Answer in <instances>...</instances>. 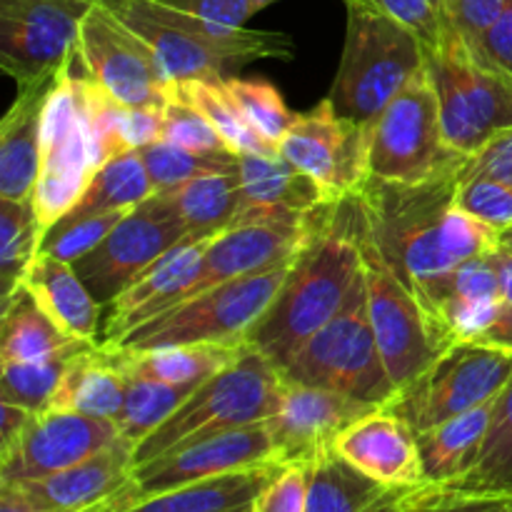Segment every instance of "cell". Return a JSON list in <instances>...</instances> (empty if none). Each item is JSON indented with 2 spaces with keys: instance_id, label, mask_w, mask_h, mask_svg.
Segmentation results:
<instances>
[{
  "instance_id": "6da1fadb",
  "label": "cell",
  "mask_w": 512,
  "mask_h": 512,
  "mask_svg": "<svg viewBox=\"0 0 512 512\" xmlns=\"http://www.w3.org/2000/svg\"><path fill=\"white\" fill-rule=\"evenodd\" d=\"M460 173L413 185L370 175L355 195L370 245L433 318L445 278L500 248L498 228L455 205Z\"/></svg>"
},
{
  "instance_id": "7a4b0ae2",
  "label": "cell",
  "mask_w": 512,
  "mask_h": 512,
  "mask_svg": "<svg viewBox=\"0 0 512 512\" xmlns=\"http://www.w3.org/2000/svg\"><path fill=\"white\" fill-rule=\"evenodd\" d=\"M363 230V210L355 195L320 205L313 213L308 238L278 295L245 335V343L275 368L288 363L343 308L363 273Z\"/></svg>"
},
{
  "instance_id": "3957f363",
  "label": "cell",
  "mask_w": 512,
  "mask_h": 512,
  "mask_svg": "<svg viewBox=\"0 0 512 512\" xmlns=\"http://www.w3.org/2000/svg\"><path fill=\"white\" fill-rule=\"evenodd\" d=\"M153 48L168 80H218L265 58H293L285 33L233 28L155 0H100Z\"/></svg>"
},
{
  "instance_id": "277c9868",
  "label": "cell",
  "mask_w": 512,
  "mask_h": 512,
  "mask_svg": "<svg viewBox=\"0 0 512 512\" xmlns=\"http://www.w3.org/2000/svg\"><path fill=\"white\" fill-rule=\"evenodd\" d=\"M283 398L285 380L278 368L248 345L235 363L200 383L163 425L135 445V468L213 435L265 423Z\"/></svg>"
},
{
  "instance_id": "5b68a950",
  "label": "cell",
  "mask_w": 512,
  "mask_h": 512,
  "mask_svg": "<svg viewBox=\"0 0 512 512\" xmlns=\"http://www.w3.org/2000/svg\"><path fill=\"white\" fill-rule=\"evenodd\" d=\"M348 5L343 58L330 88L340 115L373 125L390 100L425 68L428 50L413 30L368 5Z\"/></svg>"
},
{
  "instance_id": "8992f818",
  "label": "cell",
  "mask_w": 512,
  "mask_h": 512,
  "mask_svg": "<svg viewBox=\"0 0 512 512\" xmlns=\"http://www.w3.org/2000/svg\"><path fill=\"white\" fill-rule=\"evenodd\" d=\"M278 373L285 383L335 390L380 408L395 398L398 388L385 370L370 323L365 273L358 275L333 320L305 340Z\"/></svg>"
},
{
  "instance_id": "52a82bcc",
  "label": "cell",
  "mask_w": 512,
  "mask_h": 512,
  "mask_svg": "<svg viewBox=\"0 0 512 512\" xmlns=\"http://www.w3.org/2000/svg\"><path fill=\"white\" fill-rule=\"evenodd\" d=\"M85 65L78 48L58 70L43 118L40 170L33 188V205L40 228L48 233L80 200L98 173L85 110Z\"/></svg>"
},
{
  "instance_id": "ba28073f",
  "label": "cell",
  "mask_w": 512,
  "mask_h": 512,
  "mask_svg": "<svg viewBox=\"0 0 512 512\" xmlns=\"http://www.w3.org/2000/svg\"><path fill=\"white\" fill-rule=\"evenodd\" d=\"M435 85L450 148L473 158L512 130V78L475 53L453 28L443 48L425 60Z\"/></svg>"
},
{
  "instance_id": "9c48e42d",
  "label": "cell",
  "mask_w": 512,
  "mask_h": 512,
  "mask_svg": "<svg viewBox=\"0 0 512 512\" xmlns=\"http://www.w3.org/2000/svg\"><path fill=\"white\" fill-rule=\"evenodd\" d=\"M370 128V175L390 183H425L460 173L468 155L450 148L428 68L413 75Z\"/></svg>"
},
{
  "instance_id": "30bf717a",
  "label": "cell",
  "mask_w": 512,
  "mask_h": 512,
  "mask_svg": "<svg viewBox=\"0 0 512 512\" xmlns=\"http://www.w3.org/2000/svg\"><path fill=\"white\" fill-rule=\"evenodd\" d=\"M293 260L205 290L175 305L168 313L133 328L115 345L165 348L195 343H245L248 330L278 295Z\"/></svg>"
},
{
  "instance_id": "8fae6325",
  "label": "cell",
  "mask_w": 512,
  "mask_h": 512,
  "mask_svg": "<svg viewBox=\"0 0 512 512\" xmlns=\"http://www.w3.org/2000/svg\"><path fill=\"white\" fill-rule=\"evenodd\" d=\"M363 273L368 285V313L380 358L395 388L413 383L458 340L425 310L393 270L383 263L363 230Z\"/></svg>"
},
{
  "instance_id": "7c38bea8",
  "label": "cell",
  "mask_w": 512,
  "mask_h": 512,
  "mask_svg": "<svg viewBox=\"0 0 512 512\" xmlns=\"http://www.w3.org/2000/svg\"><path fill=\"white\" fill-rule=\"evenodd\" d=\"M512 380V353L458 340L383 408L393 410L413 433L495 400Z\"/></svg>"
},
{
  "instance_id": "4fadbf2b",
  "label": "cell",
  "mask_w": 512,
  "mask_h": 512,
  "mask_svg": "<svg viewBox=\"0 0 512 512\" xmlns=\"http://www.w3.org/2000/svg\"><path fill=\"white\" fill-rule=\"evenodd\" d=\"M188 235V228L168 200L153 193L148 200L130 208L90 253L75 260L73 268L105 308Z\"/></svg>"
},
{
  "instance_id": "5bb4252c",
  "label": "cell",
  "mask_w": 512,
  "mask_h": 512,
  "mask_svg": "<svg viewBox=\"0 0 512 512\" xmlns=\"http://www.w3.org/2000/svg\"><path fill=\"white\" fill-rule=\"evenodd\" d=\"M280 155L303 170L330 203L358 195L370 180V128L345 118L323 100L310 113L295 115L280 140Z\"/></svg>"
},
{
  "instance_id": "9a60e30c",
  "label": "cell",
  "mask_w": 512,
  "mask_h": 512,
  "mask_svg": "<svg viewBox=\"0 0 512 512\" xmlns=\"http://www.w3.org/2000/svg\"><path fill=\"white\" fill-rule=\"evenodd\" d=\"M95 0H0V65L18 85L53 78Z\"/></svg>"
},
{
  "instance_id": "2e32d148",
  "label": "cell",
  "mask_w": 512,
  "mask_h": 512,
  "mask_svg": "<svg viewBox=\"0 0 512 512\" xmlns=\"http://www.w3.org/2000/svg\"><path fill=\"white\" fill-rule=\"evenodd\" d=\"M265 463H273V440L268 425L255 423L228 430L133 468L128 485L103 505V512H118L150 495Z\"/></svg>"
},
{
  "instance_id": "e0dca14e",
  "label": "cell",
  "mask_w": 512,
  "mask_h": 512,
  "mask_svg": "<svg viewBox=\"0 0 512 512\" xmlns=\"http://www.w3.org/2000/svg\"><path fill=\"white\" fill-rule=\"evenodd\" d=\"M78 53L90 78L118 103L128 108L165 103L170 80L153 48L100 0L80 25Z\"/></svg>"
},
{
  "instance_id": "ac0fdd59",
  "label": "cell",
  "mask_w": 512,
  "mask_h": 512,
  "mask_svg": "<svg viewBox=\"0 0 512 512\" xmlns=\"http://www.w3.org/2000/svg\"><path fill=\"white\" fill-rule=\"evenodd\" d=\"M118 438L115 420L90 418L73 410H40L30 415L23 433L0 450V483L48 478L83 463Z\"/></svg>"
},
{
  "instance_id": "d6986e66",
  "label": "cell",
  "mask_w": 512,
  "mask_h": 512,
  "mask_svg": "<svg viewBox=\"0 0 512 512\" xmlns=\"http://www.w3.org/2000/svg\"><path fill=\"white\" fill-rule=\"evenodd\" d=\"M380 405L310 385L285 383L278 413L265 420L273 440V463L310 465L333 453L338 435Z\"/></svg>"
},
{
  "instance_id": "ffe728a7",
  "label": "cell",
  "mask_w": 512,
  "mask_h": 512,
  "mask_svg": "<svg viewBox=\"0 0 512 512\" xmlns=\"http://www.w3.org/2000/svg\"><path fill=\"white\" fill-rule=\"evenodd\" d=\"M213 238L188 235L183 243H178L163 258L155 260L128 290H123L110 303V315L105 320L103 340L100 343H120L133 328L183 303L188 298V290L198 280L205 260V250L213 243Z\"/></svg>"
},
{
  "instance_id": "44dd1931",
  "label": "cell",
  "mask_w": 512,
  "mask_h": 512,
  "mask_svg": "<svg viewBox=\"0 0 512 512\" xmlns=\"http://www.w3.org/2000/svg\"><path fill=\"white\" fill-rule=\"evenodd\" d=\"M333 453L358 473L390 488L425 485L423 460L413 428L393 410L378 408L338 435Z\"/></svg>"
},
{
  "instance_id": "7402d4cb",
  "label": "cell",
  "mask_w": 512,
  "mask_h": 512,
  "mask_svg": "<svg viewBox=\"0 0 512 512\" xmlns=\"http://www.w3.org/2000/svg\"><path fill=\"white\" fill-rule=\"evenodd\" d=\"M310 218L300 225L255 223L225 228L223 233L215 235L213 243L205 250L203 268H200L198 280L188 290L185 300L195 298L210 288H218L228 280L263 273L275 265L288 263L290 258L298 255L305 238H308Z\"/></svg>"
},
{
  "instance_id": "603a6c76",
  "label": "cell",
  "mask_w": 512,
  "mask_h": 512,
  "mask_svg": "<svg viewBox=\"0 0 512 512\" xmlns=\"http://www.w3.org/2000/svg\"><path fill=\"white\" fill-rule=\"evenodd\" d=\"M238 175L245 200L230 228L255 223L300 225L320 205L330 203L323 190L283 155H238Z\"/></svg>"
},
{
  "instance_id": "cb8c5ba5",
  "label": "cell",
  "mask_w": 512,
  "mask_h": 512,
  "mask_svg": "<svg viewBox=\"0 0 512 512\" xmlns=\"http://www.w3.org/2000/svg\"><path fill=\"white\" fill-rule=\"evenodd\" d=\"M133 453L135 445L118 438L108 448L98 450L73 468L60 470L48 478L15 483L13 488H18L35 508L48 512H85L100 508L128 485L135 468Z\"/></svg>"
},
{
  "instance_id": "d4e9b609",
  "label": "cell",
  "mask_w": 512,
  "mask_h": 512,
  "mask_svg": "<svg viewBox=\"0 0 512 512\" xmlns=\"http://www.w3.org/2000/svg\"><path fill=\"white\" fill-rule=\"evenodd\" d=\"M55 78H40L18 85L13 105L0 125V198H33L40 170L43 118Z\"/></svg>"
},
{
  "instance_id": "484cf974",
  "label": "cell",
  "mask_w": 512,
  "mask_h": 512,
  "mask_svg": "<svg viewBox=\"0 0 512 512\" xmlns=\"http://www.w3.org/2000/svg\"><path fill=\"white\" fill-rule=\"evenodd\" d=\"M20 285L65 335L85 343H100L98 320L103 305L85 288L73 265L55 255L38 253Z\"/></svg>"
},
{
  "instance_id": "4316f807",
  "label": "cell",
  "mask_w": 512,
  "mask_h": 512,
  "mask_svg": "<svg viewBox=\"0 0 512 512\" xmlns=\"http://www.w3.org/2000/svg\"><path fill=\"white\" fill-rule=\"evenodd\" d=\"M125 378L163 380L173 385L198 388L210 375L220 373L248 350V343H195L165 348H128L105 345Z\"/></svg>"
},
{
  "instance_id": "83f0119b",
  "label": "cell",
  "mask_w": 512,
  "mask_h": 512,
  "mask_svg": "<svg viewBox=\"0 0 512 512\" xmlns=\"http://www.w3.org/2000/svg\"><path fill=\"white\" fill-rule=\"evenodd\" d=\"M280 468L283 465L265 463L218 478L198 480L183 488L150 495L118 512H253L258 495Z\"/></svg>"
},
{
  "instance_id": "f1b7e54d",
  "label": "cell",
  "mask_w": 512,
  "mask_h": 512,
  "mask_svg": "<svg viewBox=\"0 0 512 512\" xmlns=\"http://www.w3.org/2000/svg\"><path fill=\"white\" fill-rule=\"evenodd\" d=\"M125 375L103 343L73 355L45 410H73L90 418L118 420L125 405Z\"/></svg>"
},
{
  "instance_id": "f546056e",
  "label": "cell",
  "mask_w": 512,
  "mask_h": 512,
  "mask_svg": "<svg viewBox=\"0 0 512 512\" xmlns=\"http://www.w3.org/2000/svg\"><path fill=\"white\" fill-rule=\"evenodd\" d=\"M413 490L370 480L340 455L328 453L310 470L308 512H405Z\"/></svg>"
},
{
  "instance_id": "4dcf8cb0",
  "label": "cell",
  "mask_w": 512,
  "mask_h": 512,
  "mask_svg": "<svg viewBox=\"0 0 512 512\" xmlns=\"http://www.w3.org/2000/svg\"><path fill=\"white\" fill-rule=\"evenodd\" d=\"M495 403L498 398L415 435L420 460H423L425 483L450 485L473 468L485 435H488Z\"/></svg>"
},
{
  "instance_id": "1f68e13d",
  "label": "cell",
  "mask_w": 512,
  "mask_h": 512,
  "mask_svg": "<svg viewBox=\"0 0 512 512\" xmlns=\"http://www.w3.org/2000/svg\"><path fill=\"white\" fill-rule=\"evenodd\" d=\"M160 195L183 220L188 233L198 238H213L230 228L245 200L238 173L203 175L163 190Z\"/></svg>"
},
{
  "instance_id": "d6a6232c",
  "label": "cell",
  "mask_w": 512,
  "mask_h": 512,
  "mask_svg": "<svg viewBox=\"0 0 512 512\" xmlns=\"http://www.w3.org/2000/svg\"><path fill=\"white\" fill-rule=\"evenodd\" d=\"M88 345L65 335L48 315L43 313L33 295L18 285L3 303V328H0V363H28L43 360L63 350Z\"/></svg>"
},
{
  "instance_id": "836d02e7",
  "label": "cell",
  "mask_w": 512,
  "mask_h": 512,
  "mask_svg": "<svg viewBox=\"0 0 512 512\" xmlns=\"http://www.w3.org/2000/svg\"><path fill=\"white\" fill-rule=\"evenodd\" d=\"M153 193V180H150L143 158H140L138 150H130V153L108 160L95 173V178L90 180L78 203L55 225H70L90 218V215L130 210L143 203V200H148Z\"/></svg>"
},
{
  "instance_id": "e575fe53",
  "label": "cell",
  "mask_w": 512,
  "mask_h": 512,
  "mask_svg": "<svg viewBox=\"0 0 512 512\" xmlns=\"http://www.w3.org/2000/svg\"><path fill=\"white\" fill-rule=\"evenodd\" d=\"M173 88L180 98L200 110L210 120L223 143L235 155H263V158H280V148L265 140L253 125L245 120L235 100L225 90L223 78L218 80H173Z\"/></svg>"
},
{
  "instance_id": "d590c367",
  "label": "cell",
  "mask_w": 512,
  "mask_h": 512,
  "mask_svg": "<svg viewBox=\"0 0 512 512\" xmlns=\"http://www.w3.org/2000/svg\"><path fill=\"white\" fill-rule=\"evenodd\" d=\"M448 488L465 493L512 498V380L495 403L493 420L473 468Z\"/></svg>"
},
{
  "instance_id": "8d00e7d4",
  "label": "cell",
  "mask_w": 512,
  "mask_h": 512,
  "mask_svg": "<svg viewBox=\"0 0 512 512\" xmlns=\"http://www.w3.org/2000/svg\"><path fill=\"white\" fill-rule=\"evenodd\" d=\"M38 213L33 200L0 198V298L5 300L18 290L25 270L40 253L43 243Z\"/></svg>"
},
{
  "instance_id": "74e56055",
  "label": "cell",
  "mask_w": 512,
  "mask_h": 512,
  "mask_svg": "<svg viewBox=\"0 0 512 512\" xmlns=\"http://www.w3.org/2000/svg\"><path fill=\"white\" fill-rule=\"evenodd\" d=\"M153 180L155 193L188 183L193 178L218 173H238V155L233 150H215V153H198V150L180 148L170 140H155L138 150Z\"/></svg>"
},
{
  "instance_id": "f35d334b",
  "label": "cell",
  "mask_w": 512,
  "mask_h": 512,
  "mask_svg": "<svg viewBox=\"0 0 512 512\" xmlns=\"http://www.w3.org/2000/svg\"><path fill=\"white\" fill-rule=\"evenodd\" d=\"M125 383H128L125 405L115 423H118L120 438L133 445H138L158 425H163L195 390L190 385H173L148 378H125Z\"/></svg>"
},
{
  "instance_id": "ab89813d",
  "label": "cell",
  "mask_w": 512,
  "mask_h": 512,
  "mask_svg": "<svg viewBox=\"0 0 512 512\" xmlns=\"http://www.w3.org/2000/svg\"><path fill=\"white\" fill-rule=\"evenodd\" d=\"M440 320L455 340L512 353V303L495 300H445Z\"/></svg>"
},
{
  "instance_id": "60d3db41",
  "label": "cell",
  "mask_w": 512,
  "mask_h": 512,
  "mask_svg": "<svg viewBox=\"0 0 512 512\" xmlns=\"http://www.w3.org/2000/svg\"><path fill=\"white\" fill-rule=\"evenodd\" d=\"M98 343L78 345V348L63 350L43 360H28V363H3L0 370V400L3 403L20 405L30 413H40L50 405L55 388L68 368L70 358Z\"/></svg>"
},
{
  "instance_id": "b9f144b4",
  "label": "cell",
  "mask_w": 512,
  "mask_h": 512,
  "mask_svg": "<svg viewBox=\"0 0 512 512\" xmlns=\"http://www.w3.org/2000/svg\"><path fill=\"white\" fill-rule=\"evenodd\" d=\"M223 85L240 108V113L245 115V120L265 140L280 148V140L285 138L295 115H298L285 105L280 90L260 78H223Z\"/></svg>"
},
{
  "instance_id": "7bdbcfd3",
  "label": "cell",
  "mask_w": 512,
  "mask_h": 512,
  "mask_svg": "<svg viewBox=\"0 0 512 512\" xmlns=\"http://www.w3.org/2000/svg\"><path fill=\"white\" fill-rule=\"evenodd\" d=\"M343 3L368 5L378 13L390 15L408 30H413L428 53L443 48L448 35L453 33L448 0H343Z\"/></svg>"
},
{
  "instance_id": "ee69618b",
  "label": "cell",
  "mask_w": 512,
  "mask_h": 512,
  "mask_svg": "<svg viewBox=\"0 0 512 512\" xmlns=\"http://www.w3.org/2000/svg\"><path fill=\"white\" fill-rule=\"evenodd\" d=\"M160 140H170L180 148L198 150V153L230 150L218 135V130L210 125V120L195 105H190L188 100L175 93L173 80H170L163 103V138Z\"/></svg>"
},
{
  "instance_id": "f6af8a7d",
  "label": "cell",
  "mask_w": 512,
  "mask_h": 512,
  "mask_svg": "<svg viewBox=\"0 0 512 512\" xmlns=\"http://www.w3.org/2000/svg\"><path fill=\"white\" fill-rule=\"evenodd\" d=\"M455 205L498 230L512 225V185L503 180L460 173Z\"/></svg>"
},
{
  "instance_id": "bcb514c9",
  "label": "cell",
  "mask_w": 512,
  "mask_h": 512,
  "mask_svg": "<svg viewBox=\"0 0 512 512\" xmlns=\"http://www.w3.org/2000/svg\"><path fill=\"white\" fill-rule=\"evenodd\" d=\"M128 210H118V213H105V215H90V218L78 220L70 225H53L48 233L43 235L40 243V253L55 255V258L65 260L73 265L75 260L83 258L85 253L95 248L110 230L115 228Z\"/></svg>"
},
{
  "instance_id": "7dc6e473",
  "label": "cell",
  "mask_w": 512,
  "mask_h": 512,
  "mask_svg": "<svg viewBox=\"0 0 512 512\" xmlns=\"http://www.w3.org/2000/svg\"><path fill=\"white\" fill-rule=\"evenodd\" d=\"M495 300L503 298V285H500L498 265H495L493 253L480 255V258L465 260L463 265L453 270L445 278L443 288H440L438 305H435V315L440 320V308L445 300ZM443 323V320H440Z\"/></svg>"
},
{
  "instance_id": "c3c4849f",
  "label": "cell",
  "mask_w": 512,
  "mask_h": 512,
  "mask_svg": "<svg viewBox=\"0 0 512 512\" xmlns=\"http://www.w3.org/2000/svg\"><path fill=\"white\" fill-rule=\"evenodd\" d=\"M405 512H512V498L465 493L448 485H420L410 493Z\"/></svg>"
},
{
  "instance_id": "681fc988",
  "label": "cell",
  "mask_w": 512,
  "mask_h": 512,
  "mask_svg": "<svg viewBox=\"0 0 512 512\" xmlns=\"http://www.w3.org/2000/svg\"><path fill=\"white\" fill-rule=\"evenodd\" d=\"M310 465H283L255 500L253 512H308Z\"/></svg>"
},
{
  "instance_id": "f907efd6",
  "label": "cell",
  "mask_w": 512,
  "mask_h": 512,
  "mask_svg": "<svg viewBox=\"0 0 512 512\" xmlns=\"http://www.w3.org/2000/svg\"><path fill=\"white\" fill-rule=\"evenodd\" d=\"M510 0H448L453 28L468 43H475L503 15Z\"/></svg>"
},
{
  "instance_id": "816d5d0a",
  "label": "cell",
  "mask_w": 512,
  "mask_h": 512,
  "mask_svg": "<svg viewBox=\"0 0 512 512\" xmlns=\"http://www.w3.org/2000/svg\"><path fill=\"white\" fill-rule=\"evenodd\" d=\"M155 3L195 15V18L233 25V28H245V23L255 15L250 0H155Z\"/></svg>"
},
{
  "instance_id": "f5cc1de1",
  "label": "cell",
  "mask_w": 512,
  "mask_h": 512,
  "mask_svg": "<svg viewBox=\"0 0 512 512\" xmlns=\"http://www.w3.org/2000/svg\"><path fill=\"white\" fill-rule=\"evenodd\" d=\"M468 45L475 53L483 55L488 63H493L495 68H500L512 78V0L508 3V8L503 10V15L475 43Z\"/></svg>"
},
{
  "instance_id": "db71d44e",
  "label": "cell",
  "mask_w": 512,
  "mask_h": 512,
  "mask_svg": "<svg viewBox=\"0 0 512 512\" xmlns=\"http://www.w3.org/2000/svg\"><path fill=\"white\" fill-rule=\"evenodd\" d=\"M465 175H488V178L503 180L512 185V130L490 140L480 153L465 163Z\"/></svg>"
},
{
  "instance_id": "11a10c76",
  "label": "cell",
  "mask_w": 512,
  "mask_h": 512,
  "mask_svg": "<svg viewBox=\"0 0 512 512\" xmlns=\"http://www.w3.org/2000/svg\"><path fill=\"white\" fill-rule=\"evenodd\" d=\"M30 415L33 413L25 408H20V405L3 403V415H0V450L8 448V445L13 443L20 433H23V428L28 425V420H30Z\"/></svg>"
},
{
  "instance_id": "9f6ffc18",
  "label": "cell",
  "mask_w": 512,
  "mask_h": 512,
  "mask_svg": "<svg viewBox=\"0 0 512 512\" xmlns=\"http://www.w3.org/2000/svg\"><path fill=\"white\" fill-rule=\"evenodd\" d=\"M0 512H48L40 510L13 485H0Z\"/></svg>"
},
{
  "instance_id": "6f0895ef",
  "label": "cell",
  "mask_w": 512,
  "mask_h": 512,
  "mask_svg": "<svg viewBox=\"0 0 512 512\" xmlns=\"http://www.w3.org/2000/svg\"><path fill=\"white\" fill-rule=\"evenodd\" d=\"M493 260H495V265H498L500 285H503V298L512 303V253L498 248L493 253Z\"/></svg>"
},
{
  "instance_id": "680465c9",
  "label": "cell",
  "mask_w": 512,
  "mask_h": 512,
  "mask_svg": "<svg viewBox=\"0 0 512 512\" xmlns=\"http://www.w3.org/2000/svg\"><path fill=\"white\" fill-rule=\"evenodd\" d=\"M500 248L508 250V253H512V225H508V228L500 230Z\"/></svg>"
},
{
  "instance_id": "91938a15",
  "label": "cell",
  "mask_w": 512,
  "mask_h": 512,
  "mask_svg": "<svg viewBox=\"0 0 512 512\" xmlns=\"http://www.w3.org/2000/svg\"><path fill=\"white\" fill-rule=\"evenodd\" d=\"M250 3H253V8H255V13H258V10H263V8H268L270 3H275V0H250Z\"/></svg>"
},
{
  "instance_id": "94428289",
  "label": "cell",
  "mask_w": 512,
  "mask_h": 512,
  "mask_svg": "<svg viewBox=\"0 0 512 512\" xmlns=\"http://www.w3.org/2000/svg\"><path fill=\"white\" fill-rule=\"evenodd\" d=\"M100 508H103V505H100ZM100 508H93V510H85V512H100Z\"/></svg>"
}]
</instances>
